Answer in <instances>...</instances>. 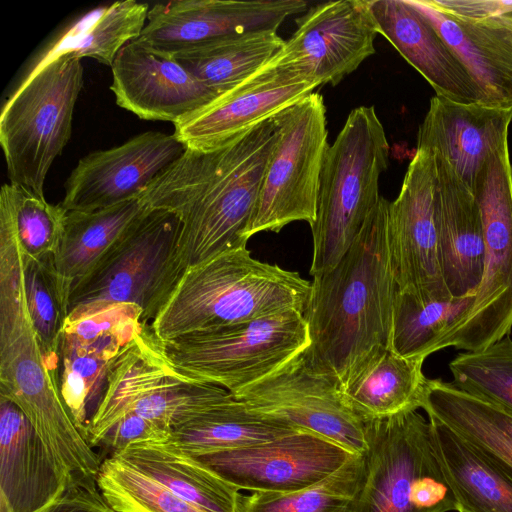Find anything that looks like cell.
<instances>
[{
    "instance_id": "36",
    "label": "cell",
    "mask_w": 512,
    "mask_h": 512,
    "mask_svg": "<svg viewBox=\"0 0 512 512\" xmlns=\"http://www.w3.org/2000/svg\"><path fill=\"white\" fill-rule=\"evenodd\" d=\"M363 477V455H353L330 476L305 489L242 495L239 512H354Z\"/></svg>"
},
{
    "instance_id": "25",
    "label": "cell",
    "mask_w": 512,
    "mask_h": 512,
    "mask_svg": "<svg viewBox=\"0 0 512 512\" xmlns=\"http://www.w3.org/2000/svg\"><path fill=\"white\" fill-rule=\"evenodd\" d=\"M432 155L437 174L435 221L442 275L453 298L475 296L485 262L480 209L451 165Z\"/></svg>"
},
{
    "instance_id": "37",
    "label": "cell",
    "mask_w": 512,
    "mask_h": 512,
    "mask_svg": "<svg viewBox=\"0 0 512 512\" xmlns=\"http://www.w3.org/2000/svg\"><path fill=\"white\" fill-rule=\"evenodd\" d=\"M96 481L106 502L118 512H208L114 455L102 461Z\"/></svg>"
},
{
    "instance_id": "18",
    "label": "cell",
    "mask_w": 512,
    "mask_h": 512,
    "mask_svg": "<svg viewBox=\"0 0 512 512\" xmlns=\"http://www.w3.org/2000/svg\"><path fill=\"white\" fill-rule=\"evenodd\" d=\"M296 24L272 59L319 86L337 85L375 53L378 31L368 0L320 3L298 17Z\"/></svg>"
},
{
    "instance_id": "41",
    "label": "cell",
    "mask_w": 512,
    "mask_h": 512,
    "mask_svg": "<svg viewBox=\"0 0 512 512\" xmlns=\"http://www.w3.org/2000/svg\"><path fill=\"white\" fill-rule=\"evenodd\" d=\"M172 430L135 413H127L110 425L92 446H104L115 454L129 445L168 439Z\"/></svg>"
},
{
    "instance_id": "12",
    "label": "cell",
    "mask_w": 512,
    "mask_h": 512,
    "mask_svg": "<svg viewBox=\"0 0 512 512\" xmlns=\"http://www.w3.org/2000/svg\"><path fill=\"white\" fill-rule=\"evenodd\" d=\"M327 138L326 107L320 93L312 92L283 111L246 232L248 240L259 232L278 233L295 221L314 223Z\"/></svg>"
},
{
    "instance_id": "27",
    "label": "cell",
    "mask_w": 512,
    "mask_h": 512,
    "mask_svg": "<svg viewBox=\"0 0 512 512\" xmlns=\"http://www.w3.org/2000/svg\"><path fill=\"white\" fill-rule=\"evenodd\" d=\"M432 448L457 512H512V472L428 417Z\"/></svg>"
},
{
    "instance_id": "32",
    "label": "cell",
    "mask_w": 512,
    "mask_h": 512,
    "mask_svg": "<svg viewBox=\"0 0 512 512\" xmlns=\"http://www.w3.org/2000/svg\"><path fill=\"white\" fill-rule=\"evenodd\" d=\"M147 208L138 197L92 211H67L62 239L53 257L67 304L73 285Z\"/></svg>"
},
{
    "instance_id": "16",
    "label": "cell",
    "mask_w": 512,
    "mask_h": 512,
    "mask_svg": "<svg viewBox=\"0 0 512 512\" xmlns=\"http://www.w3.org/2000/svg\"><path fill=\"white\" fill-rule=\"evenodd\" d=\"M143 325L140 309L127 303L65 321L59 346V387L86 439L109 371Z\"/></svg>"
},
{
    "instance_id": "33",
    "label": "cell",
    "mask_w": 512,
    "mask_h": 512,
    "mask_svg": "<svg viewBox=\"0 0 512 512\" xmlns=\"http://www.w3.org/2000/svg\"><path fill=\"white\" fill-rule=\"evenodd\" d=\"M149 9L146 3L125 0L91 10L73 23L31 70L63 55L93 58L111 66L120 50L141 35Z\"/></svg>"
},
{
    "instance_id": "29",
    "label": "cell",
    "mask_w": 512,
    "mask_h": 512,
    "mask_svg": "<svg viewBox=\"0 0 512 512\" xmlns=\"http://www.w3.org/2000/svg\"><path fill=\"white\" fill-rule=\"evenodd\" d=\"M112 455L208 512H239L240 491L167 439L135 443Z\"/></svg>"
},
{
    "instance_id": "23",
    "label": "cell",
    "mask_w": 512,
    "mask_h": 512,
    "mask_svg": "<svg viewBox=\"0 0 512 512\" xmlns=\"http://www.w3.org/2000/svg\"><path fill=\"white\" fill-rule=\"evenodd\" d=\"M72 483L22 410L0 397V512H41Z\"/></svg>"
},
{
    "instance_id": "30",
    "label": "cell",
    "mask_w": 512,
    "mask_h": 512,
    "mask_svg": "<svg viewBox=\"0 0 512 512\" xmlns=\"http://www.w3.org/2000/svg\"><path fill=\"white\" fill-rule=\"evenodd\" d=\"M422 409L512 472V414L440 379H428Z\"/></svg>"
},
{
    "instance_id": "8",
    "label": "cell",
    "mask_w": 512,
    "mask_h": 512,
    "mask_svg": "<svg viewBox=\"0 0 512 512\" xmlns=\"http://www.w3.org/2000/svg\"><path fill=\"white\" fill-rule=\"evenodd\" d=\"M309 343L303 313L289 310L188 334L163 348L183 377L234 395L302 354Z\"/></svg>"
},
{
    "instance_id": "7",
    "label": "cell",
    "mask_w": 512,
    "mask_h": 512,
    "mask_svg": "<svg viewBox=\"0 0 512 512\" xmlns=\"http://www.w3.org/2000/svg\"><path fill=\"white\" fill-rule=\"evenodd\" d=\"M82 86L81 59L63 55L30 70L3 105L0 143L10 183L44 195L47 173L71 137Z\"/></svg>"
},
{
    "instance_id": "13",
    "label": "cell",
    "mask_w": 512,
    "mask_h": 512,
    "mask_svg": "<svg viewBox=\"0 0 512 512\" xmlns=\"http://www.w3.org/2000/svg\"><path fill=\"white\" fill-rule=\"evenodd\" d=\"M434 157L417 149L388 208V249L397 289L427 300L453 298L445 284L435 221Z\"/></svg>"
},
{
    "instance_id": "6",
    "label": "cell",
    "mask_w": 512,
    "mask_h": 512,
    "mask_svg": "<svg viewBox=\"0 0 512 512\" xmlns=\"http://www.w3.org/2000/svg\"><path fill=\"white\" fill-rule=\"evenodd\" d=\"M179 231L174 213L147 208L73 285L66 320L128 303L150 325L186 271L178 256Z\"/></svg>"
},
{
    "instance_id": "42",
    "label": "cell",
    "mask_w": 512,
    "mask_h": 512,
    "mask_svg": "<svg viewBox=\"0 0 512 512\" xmlns=\"http://www.w3.org/2000/svg\"><path fill=\"white\" fill-rule=\"evenodd\" d=\"M41 512H118L102 496L96 479L70 484Z\"/></svg>"
},
{
    "instance_id": "43",
    "label": "cell",
    "mask_w": 512,
    "mask_h": 512,
    "mask_svg": "<svg viewBox=\"0 0 512 512\" xmlns=\"http://www.w3.org/2000/svg\"><path fill=\"white\" fill-rule=\"evenodd\" d=\"M441 9L470 19H485L512 14V1L500 0H432Z\"/></svg>"
},
{
    "instance_id": "10",
    "label": "cell",
    "mask_w": 512,
    "mask_h": 512,
    "mask_svg": "<svg viewBox=\"0 0 512 512\" xmlns=\"http://www.w3.org/2000/svg\"><path fill=\"white\" fill-rule=\"evenodd\" d=\"M232 397L224 388L180 375L168 361L163 343L150 325L144 324L109 371L103 396L88 425L87 439L92 446L127 413L172 430Z\"/></svg>"
},
{
    "instance_id": "24",
    "label": "cell",
    "mask_w": 512,
    "mask_h": 512,
    "mask_svg": "<svg viewBox=\"0 0 512 512\" xmlns=\"http://www.w3.org/2000/svg\"><path fill=\"white\" fill-rule=\"evenodd\" d=\"M512 110L434 96L419 126L417 149L445 159L472 191L483 164L504 142Z\"/></svg>"
},
{
    "instance_id": "35",
    "label": "cell",
    "mask_w": 512,
    "mask_h": 512,
    "mask_svg": "<svg viewBox=\"0 0 512 512\" xmlns=\"http://www.w3.org/2000/svg\"><path fill=\"white\" fill-rule=\"evenodd\" d=\"M474 296L427 300L397 289L389 346L399 355L426 359L469 312Z\"/></svg>"
},
{
    "instance_id": "21",
    "label": "cell",
    "mask_w": 512,
    "mask_h": 512,
    "mask_svg": "<svg viewBox=\"0 0 512 512\" xmlns=\"http://www.w3.org/2000/svg\"><path fill=\"white\" fill-rule=\"evenodd\" d=\"M111 69L117 105L141 119L174 124L219 96L174 57L137 40L120 50Z\"/></svg>"
},
{
    "instance_id": "26",
    "label": "cell",
    "mask_w": 512,
    "mask_h": 512,
    "mask_svg": "<svg viewBox=\"0 0 512 512\" xmlns=\"http://www.w3.org/2000/svg\"><path fill=\"white\" fill-rule=\"evenodd\" d=\"M383 35L432 86L436 96L462 104L482 103V94L431 23L407 0H368Z\"/></svg>"
},
{
    "instance_id": "20",
    "label": "cell",
    "mask_w": 512,
    "mask_h": 512,
    "mask_svg": "<svg viewBox=\"0 0 512 512\" xmlns=\"http://www.w3.org/2000/svg\"><path fill=\"white\" fill-rule=\"evenodd\" d=\"M186 148L174 134L147 131L89 153L67 178L60 204L67 211H92L138 198Z\"/></svg>"
},
{
    "instance_id": "38",
    "label": "cell",
    "mask_w": 512,
    "mask_h": 512,
    "mask_svg": "<svg viewBox=\"0 0 512 512\" xmlns=\"http://www.w3.org/2000/svg\"><path fill=\"white\" fill-rule=\"evenodd\" d=\"M24 282L28 311L44 356L50 369L58 374L68 304L60 290L53 257L36 260L26 254Z\"/></svg>"
},
{
    "instance_id": "2",
    "label": "cell",
    "mask_w": 512,
    "mask_h": 512,
    "mask_svg": "<svg viewBox=\"0 0 512 512\" xmlns=\"http://www.w3.org/2000/svg\"><path fill=\"white\" fill-rule=\"evenodd\" d=\"M389 203L381 196L346 254L311 281L303 313L310 343L302 356L339 386L389 345L397 291L388 249Z\"/></svg>"
},
{
    "instance_id": "31",
    "label": "cell",
    "mask_w": 512,
    "mask_h": 512,
    "mask_svg": "<svg viewBox=\"0 0 512 512\" xmlns=\"http://www.w3.org/2000/svg\"><path fill=\"white\" fill-rule=\"evenodd\" d=\"M297 431L302 430L232 397L173 428L167 441L193 456L256 445Z\"/></svg>"
},
{
    "instance_id": "39",
    "label": "cell",
    "mask_w": 512,
    "mask_h": 512,
    "mask_svg": "<svg viewBox=\"0 0 512 512\" xmlns=\"http://www.w3.org/2000/svg\"><path fill=\"white\" fill-rule=\"evenodd\" d=\"M449 369L461 390L512 414V339L508 336L477 351L456 356Z\"/></svg>"
},
{
    "instance_id": "28",
    "label": "cell",
    "mask_w": 512,
    "mask_h": 512,
    "mask_svg": "<svg viewBox=\"0 0 512 512\" xmlns=\"http://www.w3.org/2000/svg\"><path fill=\"white\" fill-rule=\"evenodd\" d=\"M424 360L382 346L340 386L342 399L364 422L422 409L428 381Z\"/></svg>"
},
{
    "instance_id": "1",
    "label": "cell",
    "mask_w": 512,
    "mask_h": 512,
    "mask_svg": "<svg viewBox=\"0 0 512 512\" xmlns=\"http://www.w3.org/2000/svg\"><path fill=\"white\" fill-rule=\"evenodd\" d=\"M282 113L208 149L186 148L140 194L151 209L180 220L178 256L185 270L246 247L265 167Z\"/></svg>"
},
{
    "instance_id": "4",
    "label": "cell",
    "mask_w": 512,
    "mask_h": 512,
    "mask_svg": "<svg viewBox=\"0 0 512 512\" xmlns=\"http://www.w3.org/2000/svg\"><path fill=\"white\" fill-rule=\"evenodd\" d=\"M310 290L297 272L237 248L187 268L150 327L165 343L289 310L304 313Z\"/></svg>"
},
{
    "instance_id": "15",
    "label": "cell",
    "mask_w": 512,
    "mask_h": 512,
    "mask_svg": "<svg viewBox=\"0 0 512 512\" xmlns=\"http://www.w3.org/2000/svg\"><path fill=\"white\" fill-rule=\"evenodd\" d=\"M353 455L357 454L321 435L297 431L256 445L192 457L239 491L289 493L322 481Z\"/></svg>"
},
{
    "instance_id": "11",
    "label": "cell",
    "mask_w": 512,
    "mask_h": 512,
    "mask_svg": "<svg viewBox=\"0 0 512 512\" xmlns=\"http://www.w3.org/2000/svg\"><path fill=\"white\" fill-rule=\"evenodd\" d=\"M473 194L478 203L485 245L481 282L473 304L443 341L442 349H484L512 328V165L508 141L483 164Z\"/></svg>"
},
{
    "instance_id": "19",
    "label": "cell",
    "mask_w": 512,
    "mask_h": 512,
    "mask_svg": "<svg viewBox=\"0 0 512 512\" xmlns=\"http://www.w3.org/2000/svg\"><path fill=\"white\" fill-rule=\"evenodd\" d=\"M272 58L238 86L174 123V136L188 148L219 146L287 110L319 86Z\"/></svg>"
},
{
    "instance_id": "22",
    "label": "cell",
    "mask_w": 512,
    "mask_h": 512,
    "mask_svg": "<svg viewBox=\"0 0 512 512\" xmlns=\"http://www.w3.org/2000/svg\"><path fill=\"white\" fill-rule=\"evenodd\" d=\"M436 29L482 94V105L512 110V14L470 19L432 0H407Z\"/></svg>"
},
{
    "instance_id": "3",
    "label": "cell",
    "mask_w": 512,
    "mask_h": 512,
    "mask_svg": "<svg viewBox=\"0 0 512 512\" xmlns=\"http://www.w3.org/2000/svg\"><path fill=\"white\" fill-rule=\"evenodd\" d=\"M11 203L0 197V397L15 403L71 482L97 479L102 461L76 425L47 364L26 301Z\"/></svg>"
},
{
    "instance_id": "9",
    "label": "cell",
    "mask_w": 512,
    "mask_h": 512,
    "mask_svg": "<svg viewBox=\"0 0 512 512\" xmlns=\"http://www.w3.org/2000/svg\"><path fill=\"white\" fill-rule=\"evenodd\" d=\"M364 477L354 512H457L417 410L365 422Z\"/></svg>"
},
{
    "instance_id": "14",
    "label": "cell",
    "mask_w": 512,
    "mask_h": 512,
    "mask_svg": "<svg viewBox=\"0 0 512 512\" xmlns=\"http://www.w3.org/2000/svg\"><path fill=\"white\" fill-rule=\"evenodd\" d=\"M232 396L260 413L321 435L353 454L366 450L365 422L345 404L337 381L312 370L302 354Z\"/></svg>"
},
{
    "instance_id": "40",
    "label": "cell",
    "mask_w": 512,
    "mask_h": 512,
    "mask_svg": "<svg viewBox=\"0 0 512 512\" xmlns=\"http://www.w3.org/2000/svg\"><path fill=\"white\" fill-rule=\"evenodd\" d=\"M8 194L17 235L26 254L36 260L54 257L64 231L67 210L21 185L2 186Z\"/></svg>"
},
{
    "instance_id": "5",
    "label": "cell",
    "mask_w": 512,
    "mask_h": 512,
    "mask_svg": "<svg viewBox=\"0 0 512 512\" xmlns=\"http://www.w3.org/2000/svg\"><path fill=\"white\" fill-rule=\"evenodd\" d=\"M389 143L374 106L353 109L327 150L312 231L310 275L333 268L378 204Z\"/></svg>"
},
{
    "instance_id": "17",
    "label": "cell",
    "mask_w": 512,
    "mask_h": 512,
    "mask_svg": "<svg viewBox=\"0 0 512 512\" xmlns=\"http://www.w3.org/2000/svg\"><path fill=\"white\" fill-rule=\"evenodd\" d=\"M307 9L303 0H174L153 5L135 39L161 54L177 56L251 31L277 30Z\"/></svg>"
},
{
    "instance_id": "34",
    "label": "cell",
    "mask_w": 512,
    "mask_h": 512,
    "mask_svg": "<svg viewBox=\"0 0 512 512\" xmlns=\"http://www.w3.org/2000/svg\"><path fill=\"white\" fill-rule=\"evenodd\" d=\"M284 42L277 30L251 31L172 57L205 86L221 95L261 69Z\"/></svg>"
}]
</instances>
